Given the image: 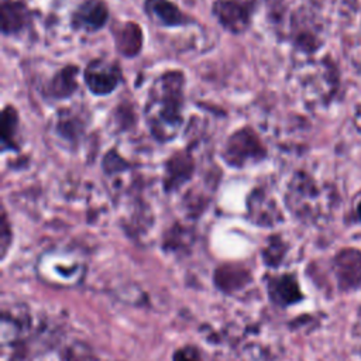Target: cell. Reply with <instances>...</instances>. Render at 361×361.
Masks as SVG:
<instances>
[{"mask_svg": "<svg viewBox=\"0 0 361 361\" xmlns=\"http://www.w3.org/2000/svg\"><path fill=\"white\" fill-rule=\"evenodd\" d=\"M185 78L182 72L161 75L149 90L145 114L151 134L165 142L176 137L182 124Z\"/></svg>", "mask_w": 361, "mask_h": 361, "instance_id": "obj_1", "label": "cell"}, {"mask_svg": "<svg viewBox=\"0 0 361 361\" xmlns=\"http://www.w3.org/2000/svg\"><path fill=\"white\" fill-rule=\"evenodd\" d=\"M265 155V147L251 127H244L231 134L223 151L224 161L234 168H243L248 162H258Z\"/></svg>", "mask_w": 361, "mask_h": 361, "instance_id": "obj_2", "label": "cell"}, {"mask_svg": "<svg viewBox=\"0 0 361 361\" xmlns=\"http://www.w3.org/2000/svg\"><path fill=\"white\" fill-rule=\"evenodd\" d=\"M317 189L314 182L306 173H296L289 185L286 203L292 213L300 219L313 220L319 216L317 207Z\"/></svg>", "mask_w": 361, "mask_h": 361, "instance_id": "obj_3", "label": "cell"}, {"mask_svg": "<svg viewBox=\"0 0 361 361\" xmlns=\"http://www.w3.org/2000/svg\"><path fill=\"white\" fill-rule=\"evenodd\" d=\"M83 79L93 94L104 96L117 87L121 80V69L114 61L94 59L86 66Z\"/></svg>", "mask_w": 361, "mask_h": 361, "instance_id": "obj_4", "label": "cell"}, {"mask_svg": "<svg viewBox=\"0 0 361 361\" xmlns=\"http://www.w3.org/2000/svg\"><path fill=\"white\" fill-rule=\"evenodd\" d=\"M213 14L226 30L240 34L250 27L252 4L248 0H216Z\"/></svg>", "mask_w": 361, "mask_h": 361, "instance_id": "obj_5", "label": "cell"}, {"mask_svg": "<svg viewBox=\"0 0 361 361\" xmlns=\"http://www.w3.org/2000/svg\"><path fill=\"white\" fill-rule=\"evenodd\" d=\"M333 271L341 290L361 288V250L343 248L333 259Z\"/></svg>", "mask_w": 361, "mask_h": 361, "instance_id": "obj_6", "label": "cell"}, {"mask_svg": "<svg viewBox=\"0 0 361 361\" xmlns=\"http://www.w3.org/2000/svg\"><path fill=\"white\" fill-rule=\"evenodd\" d=\"M109 18V10L100 0L83 1L72 14V25L76 30L97 31Z\"/></svg>", "mask_w": 361, "mask_h": 361, "instance_id": "obj_7", "label": "cell"}, {"mask_svg": "<svg viewBox=\"0 0 361 361\" xmlns=\"http://www.w3.org/2000/svg\"><path fill=\"white\" fill-rule=\"evenodd\" d=\"M193 158L186 151H178L165 164L164 188L166 192H172L182 183L190 179L193 173Z\"/></svg>", "mask_w": 361, "mask_h": 361, "instance_id": "obj_8", "label": "cell"}, {"mask_svg": "<svg viewBox=\"0 0 361 361\" xmlns=\"http://www.w3.org/2000/svg\"><path fill=\"white\" fill-rule=\"evenodd\" d=\"M145 11L161 25L178 27L190 23V18L169 0H145Z\"/></svg>", "mask_w": 361, "mask_h": 361, "instance_id": "obj_9", "label": "cell"}, {"mask_svg": "<svg viewBox=\"0 0 361 361\" xmlns=\"http://www.w3.org/2000/svg\"><path fill=\"white\" fill-rule=\"evenodd\" d=\"M269 298L279 306H289L299 302L303 296L298 281L292 275H281L268 282Z\"/></svg>", "mask_w": 361, "mask_h": 361, "instance_id": "obj_10", "label": "cell"}, {"mask_svg": "<svg viewBox=\"0 0 361 361\" xmlns=\"http://www.w3.org/2000/svg\"><path fill=\"white\" fill-rule=\"evenodd\" d=\"M248 213L252 221L261 226H272L279 221V212L262 190H255L248 200Z\"/></svg>", "mask_w": 361, "mask_h": 361, "instance_id": "obj_11", "label": "cell"}, {"mask_svg": "<svg viewBox=\"0 0 361 361\" xmlns=\"http://www.w3.org/2000/svg\"><path fill=\"white\" fill-rule=\"evenodd\" d=\"M30 20V11L20 0H3L1 28L4 34L20 31Z\"/></svg>", "mask_w": 361, "mask_h": 361, "instance_id": "obj_12", "label": "cell"}, {"mask_svg": "<svg viewBox=\"0 0 361 361\" xmlns=\"http://www.w3.org/2000/svg\"><path fill=\"white\" fill-rule=\"evenodd\" d=\"M76 75H78V68L73 65L65 66L63 69H61L51 79L48 85V94L54 99L69 97L78 89Z\"/></svg>", "mask_w": 361, "mask_h": 361, "instance_id": "obj_13", "label": "cell"}, {"mask_svg": "<svg viewBox=\"0 0 361 361\" xmlns=\"http://www.w3.org/2000/svg\"><path fill=\"white\" fill-rule=\"evenodd\" d=\"M116 47L126 56H134L140 52L142 45L141 30L137 24L126 23L114 32Z\"/></svg>", "mask_w": 361, "mask_h": 361, "instance_id": "obj_14", "label": "cell"}, {"mask_svg": "<svg viewBox=\"0 0 361 361\" xmlns=\"http://www.w3.org/2000/svg\"><path fill=\"white\" fill-rule=\"evenodd\" d=\"M18 126V114L13 106H6L1 113V148L3 149H17L16 142Z\"/></svg>", "mask_w": 361, "mask_h": 361, "instance_id": "obj_15", "label": "cell"}, {"mask_svg": "<svg viewBox=\"0 0 361 361\" xmlns=\"http://www.w3.org/2000/svg\"><path fill=\"white\" fill-rule=\"evenodd\" d=\"M248 281L247 269H240L238 267H223L216 272V282L224 290L238 289Z\"/></svg>", "mask_w": 361, "mask_h": 361, "instance_id": "obj_16", "label": "cell"}, {"mask_svg": "<svg viewBox=\"0 0 361 361\" xmlns=\"http://www.w3.org/2000/svg\"><path fill=\"white\" fill-rule=\"evenodd\" d=\"M83 126L85 124L82 123L79 114H76L73 111L65 110V111L59 113L58 124H56V131L63 138H66L69 141H75V140H78V137L83 131Z\"/></svg>", "mask_w": 361, "mask_h": 361, "instance_id": "obj_17", "label": "cell"}, {"mask_svg": "<svg viewBox=\"0 0 361 361\" xmlns=\"http://www.w3.org/2000/svg\"><path fill=\"white\" fill-rule=\"evenodd\" d=\"M285 244L278 238L272 237L269 240V244L264 250V258L268 265H278L285 254Z\"/></svg>", "mask_w": 361, "mask_h": 361, "instance_id": "obj_18", "label": "cell"}, {"mask_svg": "<svg viewBox=\"0 0 361 361\" xmlns=\"http://www.w3.org/2000/svg\"><path fill=\"white\" fill-rule=\"evenodd\" d=\"M127 166H128L127 162L116 151H109V154H106L104 164H103V168L106 172H113V173L120 172Z\"/></svg>", "mask_w": 361, "mask_h": 361, "instance_id": "obj_19", "label": "cell"}, {"mask_svg": "<svg viewBox=\"0 0 361 361\" xmlns=\"http://www.w3.org/2000/svg\"><path fill=\"white\" fill-rule=\"evenodd\" d=\"M173 361H200V360L197 353L193 348H182L175 353Z\"/></svg>", "mask_w": 361, "mask_h": 361, "instance_id": "obj_20", "label": "cell"}, {"mask_svg": "<svg viewBox=\"0 0 361 361\" xmlns=\"http://www.w3.org/2000/svg\"><path fill=\"white\" fill-rule=\"evenodd\" d=\"M10 231H8V224H7V217L6 213H3V220H1V248H3V254L7 250V245L10 243Z\"/></svg>", "mask_w": 361, "mask_h": 361, "instance_id": "obj_21", "label": "cell"}, {"mask_svg": "<svg viewBox=\"0 0 361 361\" xmlns=\"http://www.w3.org/2000/svg\"><path fill=\"white\" fill-rule=\"evenodd\" d=\"M357 214H358V217L361 219V202H360L358 206H357Z\"/></svg>", "mask_w": 361, "mask_h": 361, "instance_id": "obj_22", "label": "cell"}]
</instances>
